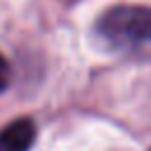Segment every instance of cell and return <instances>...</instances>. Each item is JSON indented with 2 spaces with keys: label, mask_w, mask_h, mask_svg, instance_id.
<instances>
[{
  "label": "cell",
  "mask_w": 151,
  "mask_h": 151,
  "mask_svg": "<svg viewBox=\"0 0 151 151\" xmlns=\"http://www.w3.org/2000/svg\"><path fill=\"white\" fill-rule=\"evenodd\" d=\"M97 33L118 52H151V7L116 5L99 17Z\"/></svg>",
  "instance_id": "1"
},
{
  "label": "cell",
  "mask_w": 151,
  "mask_h": 151,
  "mask_svg": "<svg viewBox=\"0 0 151 151\" xmlns=\"http://www.w3.org/2000/svg\"><path fill=\"white\" fill-rule=\"evenodd\" d=\"M35 142V123L17 118L0 130V151H28Z\"/></svg>",
  "instance_id": "2"
},
{
  "label": "cell",
  "mask_w": 151,
  "mask_h": 151,
  "mask_svg": "<svg viewBox=\"0 0 151 151\" xmlns=\"http://www.w3.org/2000/svg\"><path fill=\"white\" fill-rule=\"evenodd\" d=\"M7 85H9V64H7V59L0 54V92H2Z\"/></svg>",
  "instance_id": "3"
}]
</instances>
